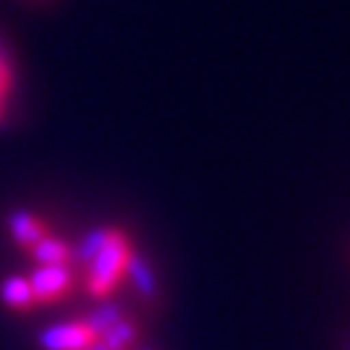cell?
I'll use <instances>...</instances> for the list:
<instances>
[{
    "mask_svg": "<svg viewBox=\"0 0 350 350\" xmlns=\"http://www.w3.org/2000/svg\"><path fill=\"white\" fill-rule=\"evenodd\" d=\"M133 350H157V347H146V345H135Z\"/></svg>",
    "mask_w": 350,
    "mask_h": 350,
    "instance_id": "cell-13",
    "label": "cell"
},
{
    "mask_svg": "<svg viewBox=\"0 0 350 350\" xmlns=\"http://www.w3.org/2000/svg\"><path fill=\"white\" fill-rule=\"evenodd\" d=\"M28 282H31V293H33L36 306H53L72 293L75 273H72V268H42L39 265L28 276Z\"/></svg>",
    "mask_w": 350,
    "mask_h": 350,
    "instance_id": "cell-2",
    "label": "cell"
},
{
    "mask_svg": "<svg viewBox=\"0 0 350 350\" xmlns=\"http://www.w3.org/2000/svg\"><path fill=\"white\" fill-rule=\"evenodd\" d=\"M0 301H3V306L12 309V312H31V309H36L28 276H6L3 284H0Z\"/></svg>",
    "mask_w": 350,
    "mask_h": 350,
    "instance_id": "cell-7",
    "label": "cell"
},
{
    "mask_svg": "<svg viewBox=\"0 0 350 350\" xmlns=\"http://www.w3.org/2000/svg\"><path fill=\"white\" fill-rule=\"evenodd\" d=\"M100 342L108 347V350H133L138 342H141V325L133 320V317H122L119 323H113L108 331L100 334Z\"/></svg>",
    "mask_w": 350,
    "mask_h": 350,
    "instance_id": "cell-8",
    "label": "cell"
},
{
    "mask_svg": "<svg viewBox=\"0 0 350 350\" xmlns=\"http://www.w3.org/2000/svg\"><path fill=\"white\" fill-rule=\"evenodd\" d=\"M124 276L130 279V284L138 290V295H141L144 301H157V298H160V282H157L154 268L149 265V259H146L144 254H138V251L130 254V259H127V273H124Z\"/></svg>",
    "mask_w": 350,
    "mask_h": 350,
    "instance_id": "cell-5",
    "label": "cell"
},
{
    "mask_svg": "<svg viewBox=\"0 0 350 350\" xmlns=\"http://www.w3.org/2000/svg\"><path fill=\"white\" fill-rule=\"evenodd\" d=\"M133 251L135 248H133L130 234L122 232L119 226H108V234H105L100 254L92 259V265L85 268V293L92 298L111 295L127 273V259Z\"/></svg>",
    "mask_w": 350,
    "mask_h": 350,
    "instance_id": "cell-1",
    "label": "cell"
},
{
    "mask_svg": "<svg viewBox=\"0 0 350 350\" xmlns=\"http://www.w3.org/2000/svg\"><path fill=\"white\" fill-rule=\"evenodd\" d=\"M89 350H108V347H105V345H103V342H100V339H97V342H94V345H92V347H89Z\"/></svg>",
    "mask_w": 350,
    "mask_h": 350,
    "instance_id": "cell-12",
    "label": "cell"
},
{
    "mask_svg": "<svg viewBox=\"0 0 350 350\" xmlns=\"http://www.w3.org/2000/svg\"><path fill=\"white\" fill-rule=\"evenodd\" d=\"M6 226H9L12 240H14L20 248H25V251H31L44 234H50L47 226H44V221H39V218H36L33 213H28V210H12V213L6 215Z\"/></svg>",
    "mask_w": 350,
    "mask_h": 350,
    "instance_id": "cell-4",
    "label": "cell"
},
{
    "mask_svg": "<svg viewBox=\"0 0 350 350\" xmlns=\"http://www.w3.org/2000/svg\"><path fill=\"white\" fill-rule=\"evenodd\" d=\"M28 254L42 268H72V245L53 234H44Z\"/></svg>",
    "mask_w": 350,
    "mask_h": 350,
    "instance_id": "cell-6",
    "label": "cell"
},
{
    "mask_svg": "<svg viewBox=\"0 0 350 350\" xmlns=\"http://www.w3.org/2000/svg\"><path fill=\"white\" fill-rule=\"evenodd\" d=\"M100 336L85 325L83 320L75 323H58L39 334L42 350H89Z\"/></svg>",
    "mask_w": 350,
    "mask_h": 350,
    "instance_id": "cell-3",
    "label": "cell"
},
{
    "mask_svg": "<svg viewBox=\"0 0 350 350\" xmlns=\"http://www.w3.org/2000/svg\"><path fill=\"white\" fill-rule=\"evenodd\" d=\"M124 314H127V312H124L119 304H100L97 309H92L89 314L80 317V320H83L85 325H89V328L100 336V334H103V331H108L113 323H119Z\"/></svg>",
    "mask_w": 350,
    "mask_h": 350,
    "instance_id": "cell-10",
    "label": "cell"
},
{
    "mask_svg": "<svg viewBox=\"0 0 350 350\" xmlns=\"http://www.w3.org/2000/svg\"><path fill=\"white\" fill-rule=\"evenodd\" d=\"M347 350H350V345H347Z\"/></svg>",
    "mask_w": 350,
    "mask_h": 350,
    "instance_id": "cell-14",
    "label": "cell"
},
{
    "mask_svg": "<svg viewBox=\"0 0 350 350\" xmlns=\"http://www.w3.org/2000/svg\"><path fill=\"white\" fill-rule=\"evenodd\" d=\"M12 92H14V69L0 50V124L9 119V105H12Z\"/></svg>",
    "mask_w": 350,
    "mask_h": 350,
    "instance_id": "cell-11",
    "label": "cell"
},
{
    "mask_svg": "<svg viewBox=\"0 0 350 350\" xmlns=\"http://www.w3.org/2000/svg\"><path fill=\"white\" fill-rule=\"evenodd\" d=\"M105 234H108V226H97V229H92L85 237H80V243L72 248V265L89 268L92 259L100 254V248L105 243Z\"/></svg>",
    "mask_w": 350,
    "mask_h": 350,
    "instance_id": "cell-9",
    "label": "cell"
}]
</instances>
